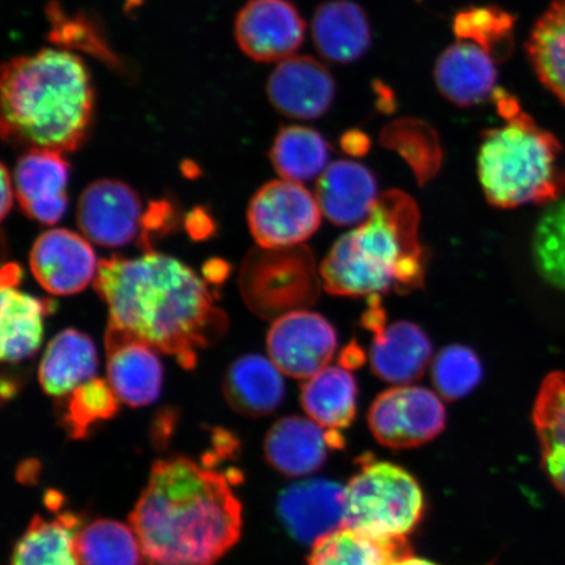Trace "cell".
I'll return each mask as SVG.
<instances>
[{
	"label": "cell",
	"mask_w": 565,
	"mask_h": 565,
	"mask_svg": "<svg viewBox=\"0 0 565 565\" xmlns=\"http://www.w3.org/2000/svg\"><path fill=\"white\" fill-rule=\"evenodd\" d=\"M95 288L109 308V324L193 369L198 351L228 329L206 282L179 259L148 250L98 264Z\"/></svg>",
	"instance_id": "6da1fadb"
},
{
	"label": "cell",
	"mask_w": 565,
	"mask_h": 565,
	"mask_svg": "<svg viewBox=\"0 0 565 565\" xmlns=\"http://www.w3.org/2000/svg\"><path fill=\"white\" fill-rule=\"evenodd\" d=\"M130 522L148 565H214L242 535L243 507L221 472L175 457L153 465Z\"/></svg>",
	"instance_id": "7a4b0ae2"
},
{
	"label": "cell",
	"mask_w": 565,
	"mask_h": 565,
	"mask_svg": "<svg viewBox=\"0 0 565 565\" xmlns=\"http://www.w3.org/2000/svg\"><path fill=\"white\" fill-rule=\"evenodd\" d=\"M2 137L30 150L71 152L87 138L95 92L84 62L66 49H42L4 63Z\"/></svg>",
	"instance_id": "3957f363"
},
{
	"label": "cell",
	"mask_w": 565,
	"mask_h": 565,
	"mask_svg": "<svg viewBox=\"0 0 565 565\" xmlns=\"http://www.w3.org/2000/svg\"><path fill=\"white\" fill-rule=\"evenodd\" d=\"M419 227L420 212L412 196L401 190L381 194L369 218L339 238L323 259L324 291L359 298L422 288L426 258Z\"/></svg>",
	"instance_id": "277c9868"
},
{
	"label": "cell",
	"mask_w": 565,
	"mask_h": 565,
	"mask_svg": "<svg viewBox=\"0 0 565 565\" xmlns=\"http://www.w3.org/2000/svg\"><path fill=\"white\" fill-rule=\"evenodd\" d=\"M486 131L478 152V177L486 200L498 209L546 204L565 192L561 141L520 110Z\"/></svg>",
	"instance_id": "5b68a950"
},
{
	"label": "cell",
	"mask_w": 565,
	"mask_h": 565,
	"mask_svg": "<svg viewBox=\"0 0 565 565\" xmlns=\"http://www.w3.org/2000/svg\"><path fill=\"white\" fill-rule=\"evenodd\" d=\"M424 494L401 466L360 459L358 475L344 487V526L377 540L407 539L424 514Z\"/></svg>",
	"instance_id": "8992f818"
},
{
	"label": "cell",
	"mask_w": 565,
	"mask_h": 565,
	"mask_svg": "<svg viewBox=\"0 0 565 565\" xmlns=\"http://www.w3.org/2000/svg\"><path fill=\"white\" fill-rule=\"evenodd\" d=\"M321 282L313 254L303 245L282 249L259 246L246 257L239 277L247 307L274 321L313 306Z\"/></svg>",
	"instance_id": "52a82bcc"
},
{
	"label": "cell",
	"mask_w": 565,
	"mask_h": 565,
	"mask_svg": "<svg viewBox=\"0 0 565 565\" xmlns=\"http://www.w3.org/2000/svg\"><path fill=\"white\" fill-rule=\"evenodd\" d=\"M316 195L302 183L277 180L266 183L252 198L247 223L258 246L282 249L302 245L321 224Z\"/></svg>",
	"instance_id": "ba28073f"
},
{
	"label": "cell",
	"mask_w": 565,
	"mask_h": 565,
	"mask_svg": "<svg viewBox=\"0 0 565 565\" xmlns=\"http://www.w3.org/2000/svg\"><path fill=\"white\" fill-rule=\"evenodd\" d=\"M447 422L439 395L422 386H395L374 399L369 424L376 440L392 449L420 447L436 439Z\"/></svg>",
	"instance_id": "9c48e42d"
},
{
	"label": "cell",
	"mask_w": 565,
	"mask_h": 565,
	"mask_svg": "<svg viewBox=\"0 0 565 565\" xmlns=\"http://www.w3.org/2000/svg\"><path fill=\"white\" fill-rule=\"evenodd\" d=\"M338 345L337 331L327 318L298 310L275 320L267 334V352L282 374L310 379L327 369Z\"/></svg>",
	"instance_id": "30bf717a"
},
{
	"label": "cell",
	"mask_w": 565,
	"mask_h": 565,
	"mask_svg": "<svg viewBox=\"0 0 565 565\" xmlns=\"http://www.w3.org/2000/svg\"><path fill=\"white\" fill-rule=\"evenodd\" d=\"M76 216L83 235L102 246L130 244L145 228L140 196L117 180L92 182L79 198Z\"/></svg>",
	"instance_id": "8fae6325"
},
{
	"label": "cell",
	"mask_w": 565,
	"mask_h": 565,
	"mask_svg": "<svg viewBox=\"0 0 565 565\" xmlns=\"http://www.w3.org/2000/svg\"><path fill=\"white\" fill-rule=\"evenodd\" d=\"M235 38L249 58L281 62L299 51L306 23L288 0H250L238 12Z\"/></svg>",
	"instance_id": "7c38bea8"
},
{
	"label": "cell",
	"mask_w": 565,
	"mask_h": 565,
	"mask_svg": "<svg viewBox=\"0 0 565 565\" xmlns=\"http://www.w3.org/2000/svg\"><path fill=\"white\" fill-rule=\"evenodd\" d=\"M277 510L295 541L315 545L323 536L345 529L344 487L328 479L303 480L280 492Z\"/></svg>",
	"instance_id": "4fadbf2b"
},
{
	"label": "cell",
	"mask_w": 565,
	"mask_h": 565,
	"mask_svg": "<svg viewBox=\"0 0 565 565\" xmlns=\"http://www.w3.org/2000/svg\"><path fill=\"white\" fill-rule=\"evenodd\" d=\"M31 268L47 292L68 296L82 292L95 280L98 264L86 238L68 230H53L34 243Z\"/></svg>",
	"instance_id": "5bb4252c"
},
{
	"label": "cell",
	"mask_w": 565,
	"mask_h": 565,
	"mask_svg": "<svg viewBox=\"0 0 565 565\" xmlns=\"http://www.w3.org/2000/svg\"><path fill=\"white\" fill-rule=\"evenodd\" d=\"M267 96L282 116L310 121L333 105L335 81L321 62L294 55L279 62L268 77Z\"/></svg>",
	"instance_id": "9a60e30c"
},
{
	"label": "cell",
	"mask_w": 565,
	"mask_h": 565,
	"mask_svg": "<svg viewBox=\"0 0 565 565\" xmlns=\"http://www.w3.org/2000/svg\"><path fill=\"white\" fill-rule=\"evenodd\" d=\"M105 345L108 383L118 399L131 407L153 404L162 387L158 351L113 324L106 330Z\"/></svg>",
	"instance_id": "2e32d148"
},
{
	"label": "cell",
	"mask_w": 565,
	"mask_h": 565,
	"mask_svg": "<svg viewBox=\"0 0 565 565\" xmlns=\"http://www.w3.org/2000/svg\"><path fill=\"white\" fill-rule=\"evenodd\" d=\"M343 447L344 439L338 430H324L310 418L287 416L268 430L264 449L273 469L301 478L320 470L330 450Z\"/></svg>",
	"instance_id": "e0dca14e"
},
{
	"label": "cell",
	"mask_w": 565,
	"mask_h": 565,
	"mask_svg": "<svg viewBox=\"0 0 565 565\" xmlns=\"http://www.w3.org/2000/svg\"><path fill=\"white\" fill-rule=\"evenodd\" d=\"M68 164L61 152L30 150L18 161L15 189L21 209L42 224L58 223L66 214Z\"/></svg>",
	"instance_id": "ac0fdd59"
},
{
	"label": "cell",
	"mask_w": 565,
	"mask_h": 565,
	"mask_svg": "<svg viewBox=\"0 0 565 565\" xmlns=\"http://www.w3.org/2000/svg\"><path fill=\"white\" fill-rule=\"evenodd\" d=\"M371 369L386 383L407 385L426 373L433 343L418 324L398 321L372 330Z\"/></svg>",
	"instance_id": "d6986e66"
},
{
	"label": "cell",
	"mask_w": 565,
	"mask_h": 565,
	"mask_svg": "<svg viewBox=\"0 0 565 565\" xmlns=\"http://www.w3.org/2000/svg\"><path fill=\"white\" fill-rule=\"evenodd\" d=\"M316 198L331 223L362 224L380 198L376 177L359 162L335 161L317 180Z\"/></svg>",
	"instance_id": "ffe728a7"
},
{
	"label": "cell",
	"mask_w": 565,
	"mask_h": 565,
	"mask_svg": "<svg viewBox=\"0 0 565 565\" xmlns=\"http://www.w3.org/2000/svg\"><path fill=\"white\" fill-rule=\"evenodd\" d=\"M497 61L482 47L458 41L445 51L435 67V82L444 97L458 106H472L494 94Z\"/></svg>",
	"instance_id": "44dd1931"
},
{
	"label": "cell",
	"mask_w": 565,
	"mask_h": 565,
	"mask_svg": "<svg viewBox=\"0 0 565 565\" xmlns=\"http://www.w3.org/2000/svg\"><path fill=\"white\" fill-rule=\"evenodd\" d=\"M312 33L317 51L339 65L362 58L372 42L369 18L351 0H330L318 7Z\"/></svg>",
	"instance_id": "7402d4cb"
},
{
	"label": "cell",
	"mask_w": 565,
	"mask_h": 565,
	"mask_svg": "<svg viewBox=\"0 0 565 565\" xmlns=\"http://www.w3.org/2000/svg\"><path fill=\"white\" fill-rule=\"evenodd\" d=\"M223 393L238 414L259 418L271 414L286 397L282 372L260 355H246L233 362L223 381Z\"/></svg>",
	"instance_id": "603a6c76"
},
{
	"label": "cell",
	"mask_w": 565,
	"mask_h": 565,
	"mask_svg": "<svg viewBox=\"0 0 565 565\" xmlns=\"http://www.w3.org/2000/svg\"><path fill=\"white\" fill-rule=\"evenodd\" d=\"M97 369L95 343L81 331L68 329L49 343L41 360L39 380L46 394L63 397L95 379Z\"/></svg>",
	"instance_id": "cb8c5ba5"
},
{
	"label": "cell",
	"mask_w": 565,
	"mask_h": 565,
	"mask_svg": "<svg viewBox=\"0 0 565 565\" xmlns=\"http://www.w3.org/2000/svg\"><path fill=\"white\" fill-rule=\"evenodd\" d=\"M533 423L542 466L565 498V372L547 374L534 402Z\"/></svg>",
	"instance_id": "d4e9b609"
},
{
	"label": "cell",
	"mask_w": 565,
	"mask_h": 565,
	"mask_svg": "<svg viewBox=\"0 0 565 565\" xmlns=\"http://www.w3.org/2000/svg\"><path fill=\"white\" fill-rule=\"evenodd\" d=\"M51 300H41L20 292L17 287H2V348L6 363H20L39 351L44 335V317L54 307Z\"/></svg>",
	"instance_id": "484cf974"
},
{
	"label": "cell",
	"mask_w": 565,
	"mask_h": 565,
	"mask_svg": "<svg viewBox=\"0 0 565 565\" xmlns=\"http://www.w3.org/2000/svg\"><path fill=\"white\" fill-rule=\"evenodd\" d=\"M301 405L309 418L324 429L350 427L358 406L355 377L343 366H327L302 386Z\"/></svg>",
	"instance_id": "4316f807"
},
{
	"label": "cell",
	"mask_w": 565,
	"mask_h": 565,
	"mask_svg": "<svg viewBox=\"0 0 565 565\" xmlns=\"http://www.w3.org/2000/svg\"><path fill=\"white\" fill-rule=\"evenodd\" d=\"M409 555L407 539L377 540L342 529L315 543L308 565H388Z\"/></svg>",
	"instance_id": "83f0119b"
},
{
	"label": "cell",
	"mask_w": 565,
	"mask_h": 565,
	"mask_svg": "<svg viewBox=\"0 0 565 565\" xmlns=\"http://www.w3.org/2000/svg\"><path fill=\"white\" fill-rule=\"evenodd\" d=\"M77 527L79 520L73 514L35 518L13 550L12 565H81Z\"/></svg>",
	"instance_id": "f1b7e54d"
},
{
	"label": "cell",
	"mask_w": 565,
	"mask_h": 565,
	"mask_svg": "<svg viewBox=\"0 0 565 565\" xmlns=\"http://www.w3.org/2000/svg\"><path fill=\"white\" fill-rule=\"evenodd\" d=\"M526 52L543 86L565 105V0H555L536 20Z\"/></svg>",
	"instance_id": "f546056e"
},
{
	"label": "cell",
	"mask_w": 565,
	"mask_h": 565,
	"mask_svg": "<svg viewBox=\"0 0 565 565\" xmlns=\"http://www.w3.org/2000/svg\"><path fill=\"white\" fill-rule=\"evenodd\" d=\"M330 147L320 132L306 126H288L275 137L270 159L282 180L309 182L329 167Z\"/></svg>",
	"instance_id": "4dcf8cb0"
},
{
	"label": "cell",
	"mask_w": 565,
	"mask_h": 565,
	"mask_svg": "<svg viewBox=\"0 0 565 565\" xmlns=\"http://www.w3.org/2000/svg\"><path fill=\"white\" fill-rule=\"evenodd\" d=\"M81 565H140L143 550L132 526L115 520H97L77 534Z\"/></svg>",
	"instance_id": "1f68e13d"
},
{
	"label": "cell",
	"mask_w": 565,
	"mask_h": 565,
	"mask_svg": "<svg viewBox=\"0 0 565 565\" xmlns=\"http://www.w3.org/2000/svg\"><path fill=\"white\" fill-rule=\"evenodd\" d=\"M386 148L398 152L420 185L434 179L441 167V148L436 134L418 121H402L387 127L381 138Z\"/></svg>",
	"instance_id": "d6a6232c"
},
{
	"label": "cell",
	"mask_w": 565,
	"mask_h": 565,
	"mask_svg": "<svg viewBox=\"0 0 565 565\" xmlns=\"http://www.w3.org/2000/svg\"><path fill=\"white\" fill-rule=\"evenodd\" d=\"M514 18L498 7H472L458 13L454 30L459 41L482 47L494 61L510 55Z\"/></svg>",
	"instance_id": "836d02e7"
},
{
	"label": "cell",
	"mask_w": 565,
	"mask_h": 565,
	"mask_svg": "<svg viewBox=\"0 0 565 565\" xmlns=\"http://www.w3.org/2000/svg\"><path fill=\"white\" fill-rule=\"evenodd\" d=\"M532 253L542 279L565 291V196L550 203L536 223Z\"/></svg>",
	"instance_id": "e575fe53"
},
{
	"label": "cell",
	"mask_w": 565,
	"mask_h": 565,
	"mask_svg": "<svg viewBox=\"0 0 565 565\" xmlns=\"http://www.w3.org/2000/svg\"><path fill=\"white\" fill-rule=\"evenodd\" d=\"M483 379V366L475 351L462 344L443 349L433 364L437 393L448 401L468 397Z\"/></svg>",
	"instance_id": "d590c367"
},
{
	"label": "cell",
	"mask_w": 565,
	"mask_h": 565,
	"mask_svg": "<svg viewBox=\"0 0 565 565\" xmlns=\"http://www.w3.org/2000/svg\"><path fill=\"white\" fill-rule=\"evenodd\" d=\"M119 402L108 381L92 379L70 394L63 422L71 436L83 439L94 424L117 414Z\"/></svg>",
	"instance_id": "8d00e7d4"
},
{
	"label": "cell",
	"mask_w": 565,
	"mask_h": 565,
	"mask_svg": "<svg viewBox=\"0 0 565 565\" xmlns=\"http://www.w3.org/2000/svg\"><path fill=\"white\" fill-rule=\"evenodd\" d=\"M49 20H51V40L54 44H58L75 51L87 52L96 55L97 58L104 60L117 65L115 54L106 46L100 33L95 30V25L83 17H71L63 12L58 6L53 3L47 10Z\"/></svg>",
	"instance_id": "74e56055"
},
{
	"label": "cell",
	"mask_w": 565,
	"mask_h": 565,
	"mask_svg": "<svg viewBox=\"0 0 565 565\" xmlns=\"http://www.w3.org/2000/svg\"><path fill=\"white\" fill-rule=\"evenodd\" d=\"M342 150L350 154V157H363L370 151L371 141L364 132L359 130H352L344 134L341 140Z\"/></svg>",
	"instance_id": "f35d334b"
},
{
	"label": "cell",
	"mask_w": 565,
	"mask_h": 565,
	"mask_svg": "<svg viewBox=\"0 0 565 565\" xmlns=\"http://www.w3.org/2000/svg\"><path fill=\"white\" fill-rule=\"evenodd\" d=\"M188 231L196 239L206 238L214 231L210 216L203 210H195L188 216Z\"/></svg>",
	"instance_id": "ab89813d"
},
{
	"label": "cell",
	"mask_w": 565,
	"mask_h": 565,
	"mask_svg": "<svg viewBox=\"0 0 565 565\" xmlns=\"http://www.w3.org/2000/svg\"><path fill=\"white\" fill-rule=\"evenodd\" d=\"M230 266L223 260H211L203 268L204 277H206L207 281L212 282V285H218V282L224 281L225 278L228 277Z\"/></svg>",
	"instance_id": "60d3db41"
},
{
	"label": "cell",
	"mask_w": 565,
	"mask_h": 565,
	"mask_svg": "<svg viewBox=\"0 0 565 565\" xmlns=\"http://www.w3.org/2000/svg\"><path fill=\"white\" fill-rule=\"evenodd\" d=\"M12 179L9 173V169L6 166L2 167V207H0V212H2V221H4L7 214H9L12 207Z\"/></svg>",
	"instance_id": "b9f144b4"
},
{
	"label": "cell",
	"mask_w": 565,
	"mask_h": 565,
	"mask_svg": "<svg viewBox=\"0 0 565 565\" xmlns=\"http://www.w3.org/2000/svg\"><path fill=\"white\" fill-rule=\"evenodd\" d=\"M365 362L364 352L360 350L359 345L350 344L342 353L341 363L343 369H359Z\"/></svg>",
	"instance_id": "7bdbcfd3"
},
{
	"label": "cell",
	"mask_w": 565,
	"mask_h": 565,
	"mask_svg": "<svg viewBox=\"0 0 565 565\" xmlns=\"http://www.w3.org/2000/svg\"><path fill=\"white\" fill-rule=\"evenodd\" d=\"M23 277L20 266L17 264H9L2 270V287H17Z\"/></svg>",
	"instance_id": "ee69618b"
},
{
	"label": "cell",
	"mask_w": 565,
	"mask_h": 565,
	"mask_svg": "<svg viewBox=\"0 0 565 565\" xmlns=\"http://www.w3.org/2000/svg\"><path fill=\"white\" fill-rule=\"evenodd\" d=\"M388 565H439L430 561L419 559V557H415L414 555H409L406 557H402L399 561H395ZM493 565V564H489Z\"/></svg>",
	"instance_id": "f6af8a7d"
}]
</instances>
